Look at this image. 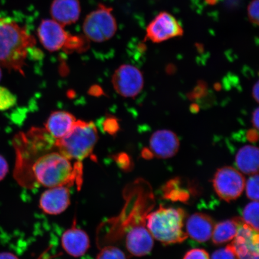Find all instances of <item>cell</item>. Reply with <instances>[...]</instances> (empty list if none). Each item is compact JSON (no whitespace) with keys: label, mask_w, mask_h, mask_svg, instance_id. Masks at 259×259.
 <instances>
[{"label":"cell","mask_w":259,"mask_h":259,"mask_svg":"<svg viewBox=\"0 0 259 259\" xmlns=\"http://www.w3.org/2000/svg\"><path fill=\"white\" fill-rule=\"evenodd\" d=\"M82 164L71 160L60 152H47L32 160L21 172L14 176L19 184L25 187L38 184L45 187L67 186L82 183Z\"/></svg>","instance_id":"6da1fadb"},{"label":"cell","mask_w":259,"mask_h":259,"mask_svg":"<svg viewBox=\"0 0 259 259\" xmlns=\"http://www.w3.org/2000/svg\"><path fill=\"white\" fill-rule=\"evenodd\" d=\"M35 38L9 18L0 17V66L24 74L23 67Z\"/></svg>","instance_id":"7a4b0ae2"},{"label":"cell","mask_w":259,"mask_h":259,"mask_svg":"<svg viewBox=\"0 0 259 259\" xmlns=\"http://www.w3.org/2000/svg\"><path fill=\"white\" fill-rule=\"evenodd\" d=\"M185 218L186 213L182 209L160 206L146 216V226L156 240L165 245L177 244L188 237L183 229Z\"/></svg>","instance_id":"3957f363"},{"label":"cell","mask_w":259,"mask_h":259,"mask_svg":"<svg viewBox=\"0 0 259 259\" xmlns=\"http://www.w3.org/2000/svg\"><path fill=\"white\" fill-rule=\"evenodd\" d=\"M98 140V133L93 122L76 120L70 131L55 142V147L70 160L82 161L92 154Z\"/></svg>","instance_id":"277c9868"},{"label":"cell","mask_w":259,"mask_h":259,"mask_svg":"<svg viewBox=\"0 0 259 259\" xmlns=\"http://www.w3.org/2000/svg\"><path fill=\"white\" fill-rule=\"evenodd\" d=\"M112 9L100 5L95 11L87 16L83 31L90 40L97 43L110 39L117 30V24L112 14Z\"/></svg>","instance_id":"5b68a950"},{"label":"cell","mask_w":259,"mask_h":259,"mask_svg":"<svg viewBox=\"0 0 259 259\" xmlns=\"http://www.w3.org/2000/svg\"><path fill=\"white\" fill-rule=\"evenodd\" d=\"M212 183L213 189L220 198L231 202L237 199L244 192L245 180L238 170L226 166L217 170Z\"/></svg>","instance_id":"8992f818"},{"label":"cell","mask_w":259,"mask_h":259,"mask_svg":"<svg viewBox=\"0 0 259 259\" xmlns=\"http://www.w3.org/2000/svg\"><path fill=\"white\" fill-rule=\"evenodd\" d=\"M112 83L118 95L125 98H134L143 90L144 76L137 67L123 64L113 74Z\"/></svg>","instance_id":"52a82bcc"},{"label":"cell","mask_w":259,"mask_h":259,"mask_svg":"<svg viewBox=\"0 0 259 259\" xmlns=\"http://www.w3.org/2000/svg\"><path fill=\"white\" fill-rule=\"evenodd\" d=\"M238 232L231 245L238 259H258V231L245 223L242 218H236Z\"/></svg>","instance_id":"ba28073f"},{"label":"cell","mask_w":259,"mask_h":259,"mask_svg":"<svg viewBox=\"0 0 259 259\" xmlns=\"http://www.w3.org/2000/svg\"><path fill=\"white\" fill-rule=\"evenodd\" d=\"M183 34V29L172 15L161 12L152 21L147 28V38L154 43H161Z\"/></svg>","instance_id":"9c48e42d"},{"label":"cell","mask_w":259,"mask_h":259,"mask_svg":"<svg viewBox=\"0 0 259 259\" xmlns=\"http://www.w3.org/2000/svg\"><path fill=\"white\" fill-rule=\"evenodd\" d=\"M127 228L125 245L130 253L138 257L150 253L153 250L154 238L146 226V219L133 223Z\"/></svg>","instance_id":"30bf717a"},{"label":"cell","mask_w":259,"mask_h":259,"mask_svg":"<svg viewBox=\"0 0 259 259\" xmlns=\"http://www.w3.org/2000/svg\"><path fill=\"white\" fill-rule=\"evenodd\" d=\"M70 204V194L67 186L49 188L41 194L39 200L40 208L51 215L60 214L69 208Z\"/></svg>","instance_id":"8fae6325"},{"label":"cell","mask_w":259,"mask_h":259,"mask_svg":"<svg viewBox=\"0 0 259 259\" xmlns=\"http://www.w3.org/2000/svg\"><path fill=\"white\" fill-rule=\"evenodd\" d=\"M69 35L65 31L63 26L51 19L42 21L38 28V36L41 45L50 52L63 48Z\"/></svg>","instance_id":"7c38bea8"},{"label":"cell","mask_w":259,"mask_h":259,"mask_svg":"<svg viewBox=\"0 0 259 259\" xmlns=\"http://www.w3.org/2000/svg\"><path fill=\"white\" fill-rule=\"evenodd\" d=\"M180 142L176 134L169 130L155 132L150 139V149L154 156L162 159L173 157L179 151Z\"/></svg>","instance_id":"4fadbf2b"},{"label":"cell","mask_w":259,"mask_h":259,"mask_svg":"<svg viewBox=\"0 0 259 259\" xmlns=\"http://www.w3.org/2000/svg\"><path fill=\"white\" fill-rule=\"evenodd\" d=\"M61 241L64 250L74 257L82 256L90 247L88 234L83 230L77 228L75 219L72 226L63 233Z\"/></svg>","instance_id":"5bb4252c"},{"label":"cell","mask_w":259,"mask_h":259,"mask_svg":"<svg viewBox=\"0 0 259 259\" xmlns=\"http://www.w3.org/2000/svg\"><path fill=\"white\" fill-rule=\"evenodd\" d=\"M214 223L205 213L197 212L187 220L186 233L188 236L199 242H206L212 237Z\"/></svg>","instance_id":"9a60e30c"},{"label":"cell","mask_w":259,"mask_h":259,"mask_svg":"<svg viewBox=\"0 0 259 259\" xmlns=\"http://www.w3.org/2000/svg\"><path fill=\"white\" fill-rule=\"evenodd\" d=\"M51 14L55 21L63 26L78 20L80 14L79 0H54L51 6Z\"/></svg>","instance_id":"2e32d148"},{"label":"cell","mask_w":259,"mask_h":259,"mask_svg":"<svg viewBox=\"0 0 259 259\" xmlns=\"http://www.w3.org/2000/svg\"><path fill=\"white\" fill-rule=\"evenodd\" d=\"M76 121L75 117L66 111H55L48 119L45 130L56 140L62 138L72 128Z\"/></svg>","instance_id":"e0dca14e"},{"label":"cell","mask_w":259,"mask_h":259,"mask_svg":"<svg viewBox=\"0 0 259 259\" xmlns=\"http://www.w3.org/2000/svg\"><path fill=\"white\" fill-rule=\"evenodd\" d=\"M258 149L252 145H245L236 155V166L242 173L254 175L258 173Z\"/></svg>","instance_id":"ac0fdd59"},{"label":"cell","mask_w":259,"mask_h":259,"mask_svg":"<svg viewBox=\"0 0 259 259\" xmlns=\"http://www.w3.org/2000/svg\"><path fill=\"white\" fill-rule=\"evenodd\" d=\"M238 223L236 218L220 222L213 228L212 240L215 245H221L234 239L237 234Z\"/></svg>","instance_id":"d6986e66"},{"label":"cell","mask_w":259,"mask_h":259,"mask_svg":"<svg viewBox=\"0 0 259 259\" xmlns=\"http://www.w3.org/2000/svg\"><path fill=\"white\" fill-rule=\"evenodd\" d=\"M242 219L245 223L258 231V201H252L245 207Z\"/></svg>","instance_id":"ffe728a7"},{"label":"cell","mask_w":259,"mask_h":259,"mask_svg":"<svg viewBox=\"0 0 259 259\" xmlns=\"http://www.w3.org/2000/svg\"><path fill=\"white\" fill-rule=\"evenodd\" d=\"M96 259H127L124 252L114 245H106L100 250Z\"/></svg>","instance_id":"44dd1931"},{"label":"cell","mask_w":259,"mask_h":259,"mask_svg":"<svg viewBox=\"0 0 259 259\" xmlns=\"http://www.w3.org/2000/svg\"><path fill=\"white\" fill-rule=\"evenodd\" d=\"M17 102L16 97L11 92L0 87V111H6L14 106Z\"/></svg>","instance_id":"7402d4cb"},{"label":"cell","mask_w":259,"mask_h":259,"mask_svg":"<svg viewBox=\"0 0 259 259\" xmlns=\"http://www.w3.org/2000/svg\"><path fill=\"white\" fill-rule=\"evenodd\" d=\"M246 194L249 199L252 201L258 200V175H251L245 184Z\"/></svg>","instance_id":"603a6c76"},{"label":"cell","mask_w":259,"mask_h":259,"mask_svg":"<svg viewBox=\"0 0 259 259\" xmlns=\"http://www.w3.org/2000/svg\"><path fill=\"white\" fill-rule=\"evenodd\" d=\"M211 259H238L231 244L226 247L219 249L212 255Z\"/></svg>","instance_id":"cb8c5ba5"},{"label":"cell","mask_w":259,"mask_h":259,"mask_svg":"<svg viewBox=\"0 0 259 259\" xmlns=\"http://www.w3.org/2000/svg\"><path fill=\"white\" fill-rule=\"evenodd\" d=\"M119 128L120 127L117 119L113 116L106 119L103 122V128L109 135H115L119 131Z\"/></svg>","instance_id":"d4e9b609"},{"label":"cell","mask_w":259,"mask_h":259,"mask_svg":"<svg viewBox=\"0 0 259 259\" xmlns=\"http://www.w3.org/2000/svg\"><path fill=\"white\" fill-rule=\"evenodd\" d=\"M83 45L84 42L82 38L78 37H73L70 35L64 47L68 51H74V50H79L81 48H83Z\"/></svg>","instance_id":"484cf974"},{"label":"cell","mask_w":259,"mask_h":259,"mask_svg":"<svg viewBox=\"0 0 259 259\" xmlns=\"http://www.w3.org/2000/svg\"><path fill=\"white\" fill-rule=\"evenodd\" d=\"M248 15L252 24H258V0H252L248 7Z\"/></svg>","instance_id":"4316f807"},{"label":"cell","mask_w":259,"mask_h":259,"mask_svg":"<svg viewBox=\"0 0 259 259\" xmlns=\"http://www.w3.org/2000/svg\"><path fill=\"white\" fill-rule=\"evenodd\" d=\"M183 259H210L208 252L201 248H194L188 251Z\"/></svg>","instance_id":"83f0119b"},{"label":"cell","mask_w":259,"mask_h":259,"mask_svg":"<svg viewBox=\"0 0 259 259\" xmlns=\"http://www.w3.org/2000/svg\"><path fill=\"white\" fill-rule=\"evenodd\" d=\"M9 171V166L7 161L0 155V181L4 179Z\"/></svg>","instance_id":"f1b7e54d"},{"label":"cell","mask_w":259,"mask_h":259,"mask_svg":"<svg viewBox=\"0 0 259 259\" xmlns=\"http://www.w3.org/2000/svg\"><path fill=\"white\" fill-rule=\"evenodd\" d=\"M118 163L123 167H129L131 166V159L128 155L126 154H120L118 157Z\"/></svg>","instance_id":"f546056e"},{"label":"cell","mask_w":259,"mask_h":259,"mask_svg":"<svg viewBox=\"0 0 259 259\" xmlns=\"http://www.w3.org/2000/svg\"><path fill=\"white\" fill-rule=\"evenodd\" d=\"M246 137L251 143H255L257 142L258 139V133L257 130L255 128L249 130L246 135Z\"/></svg>","instance_id":"4dcf8cb0"},{"label":"cell","mask_w":259,"mask_h":259,"mask_svg":"<svg viewBox=\"0 0 259 259\" xmlns=\"http://www.w3.org/2000/svg\"><path fill=\"white\" fill-rule=\"evenodd\" d=\"M258 116L259 110L258 108H256L254 110L253 113H252L251 122L254 128L257 130L258 128Z\"/></svg>","instance_id":"1f68e13d"},{"label":"cell","mask_w":259,"mask_h":259,"mask_svg":"<svg viewBox=\"0 0 259 259\" xmlns=\"http://www.w3.org/2000/svg\"><path fill=\"white\" fill-rule=\"evenodd\" d=\"M0 259H19L16 255L9 252H3L0 253Z\"/></svg>","instance_id":"d6a6232c"},{"label":"cell","mask_w":259,"mask_h":259,"mask_svg":"<svg viewBox=\"0 0 259 259\" xmlns=\"http://www.w3.org/2000/svg\"><path fill=\"white\" fill-rule=\"evenodd\" d=\"M258 82H257L255 83L252 90V96L257 102H258Z\"/></svg>","instance_id":"836d02e7"},{"label":"cell","mask_w":259,"mask_h":259,"mask_svg":"<svg viewBox=\"0 0 259 259\" xmlns=\"http://www.w3.org/2000/svg\"><path fill=\"white\" fill-rule=\"evenodd\" d=\"M142 155L146 159H150L154 157L153 154L152 153L150 149L145 148L142 152Z\"/></svg>","instance_id":"e575fe53"},{"label":"cell","mask_w":259,"mask_h":259,"mask_svg":"<svg viewBox=\"0 0 259 259\" xmlns=\"http://www.w3.org/2000/svg\"><path fill=\"white\" fill-rule=\"evenodd\" d=\"M50 248H48V249H47L46 250H45L43 253H42L39 257H38V258L37 259H45V254L47 253V252L48 251H49V250H50Z\"/></svg>","instance_id":"d590c367"},{"label":"cell","mask_w":259,"mask_h":259,"mask_svg":"<svg viewBox=\"0 0 259 259\" xmlns=\"http://www.w3.org/2000/svg\"><path fill=\"white\" fill-rule=\"evenodd\" d=\"M2 77V72L1 68H0V80H1Z\"/></svg>","instance_id":"8d00e7d4"}]
</instances>
